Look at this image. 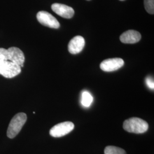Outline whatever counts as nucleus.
<instances>
[{"instance_id": "1", "label": "nucleus", "mask_w": 154, "mask_h": 154, "mask_svg": "<svg viewBox=\"0 0 154 154\" xmlns=\"http://www.w3.org/2000/svg\"><path fill=\"white\" fill-rule=\"evenodd\" d=\"M123 128L127 132L135 134H143L149 129L147 122L139 118H131L126 120L123 123Z\"/></svg>"}, {"instance_id": "2", "label": "nucleus", "mask_w": 154, "mask_h": 154, "mask_svg": "<svg viewBox=\"0 0 154 154\" xmlns=\"http://www.w3.org/2000/svg\"><path fill=\"white\" fill-rule=\"evenodd\" d=\"M27 120L26 114L20 112L17 114L12 118L7 130V136L8 138H15L22 129Z\"/></svg>"}, {"instance_id": "3", "label": "nucleus", "mask_w": 154, "mask_h": 154, "mask_svg": "<svg viewBox=\"0 0 154 154\" xmlns=\"http://www.w3.org/2000/svg\"><path fill=\"white\" fill-rule=\"evenodd\" d=\"M21 72V67L9 61H0V75L6 78L16 77Z\"/></svg>"}, {"instance_id": "4", "label": "nucleus", "mask_w": 154, "mask_h": 154, "mask_svg": "<svg viewBox=\"0 0 154 154\" xmlns=\"http://www.w3.org/2000/svg\"><path fill=\"white\" fill-rule=\"evenodd\" d=\"M74 128V125L72 122H64L53 127L50 130V135L54 138L63 137L71 132Z\"/></svg>"}, {"instance_id": "5", "label": "nucleus", "mask_w": 154, "mask_h": 154, "mask_svg": "<svg viewBox=\"0 0 154 154\" xmlns=\"http://www.w3.org/2000/svg\"><path fill=\"white\" fill-rule=\"evenodd\" d=\"M37 18L41 24L45 26L54 29H58L60 26L58 20L47 11H39L37 14Z\"/></svg>"}, {"instance_id": "6", "label": "nucleus", "mask_w": 154, "mask_h": 154, "mask_svg": "<svg viewBox=\"0 0 154 154\" xmlns=\"http://www.w3.org/2000/svg\"><path fill=\"white\" fill-rule=\"evenodd\" d=\"M124 61L122 58H109L101 62L100 68L104 72H114L121 68L124 65Z\"/></svg>"}, {"instance_id": "7", "label": "nucleus", "mask_w": 154, "mask_h": 154, "mask_svg": "<svg viewBox=\"0 0 154 154\" xmlns=\"http://www.w3.org/2000/svg\"><path fill=\"white\" fill-rule=\"evenodd\" d=\"M8 50V60L12 62L21 67L23 66L25 56L22 51L18 48L11 47Z\"/></svg>"}, {"instance_id": "8", "label": "nucleus", "mask_w": 154, "mask_h": 154, "mask_svg": "<svg viewBox=\"0 0 154 154\" xmlns=\"http://www.w3.org/2000/svg\"><path fill=\"white\" fill-rule=\"evenodd\" d=\"M51 9L57 14L65 18H71L74 14V11L72 7L64 4H53L51 5Z\"/></svg>"}, {"instance_id": "9", "label": "nucleus", "mask_w": 154, "mask_h": 154, "mask_svg": "<svg viewBox=\"0 0 154 154\" xmlns=\"http://www.w3.org/2000/svg\"><path fill=\"white\" fill-rule=\"evenodd\" d=\"M85 41L81 35H77L71 39L68 45V50L72 54L79 53L85 47Z\"/></svg>"}, {"instance_id": "10", "label": "nucleus", "mask_w": 154, "mask_h": 154, "mask_svg": "<svg viewBox=\"0 0 154 154\" xmlns=\"http://www.w3.org/2000/svg\"><path fill=\"white\" fill-rule=\"evenodd\" d=\"M141 37V34L137 31L130 30L122 34L120 40L124 44H135L140 40Z\"/></svg>"}, {"instance_id": "11", "label": "nucleus", "mask_w": 154, "mask_h": 154, "mask_svg": "<svg viewBox=\"0 0 154 154\" xmlns=\"http://www.w3.org/2000/svg\"><path fill=\"white\" fill-rule=\"evenodd\" d=\"M93 101V98L90 93L86 91H83L81 95V103L83 106L86 107H90Z\"/></svg>"}, {"instance_id": "12", "label": "nucleus", "mask_w": 154, "mask_h": 154, "mask_svg": "<svg viewBox=\"0 0 154 154\" xmlns=\"http://www.w3.org/2000/svg\"><path fill=\"white\" fill-rule=\"evenodd\" d=\"M105 154H126V152L121 148L110 146L105 148Z\"/></svg>"}, {"instance_id": "13", "label": "nucleus", "mask_w": 154, "mask_h": 154, "mask_svg": "<svg viewBox=\"0 0 154 154\" xmlns=\"http://www.w3.org/2000/svg\"><path fill=\"white\" fill-rule=\"evenodd\" d=\"M144 8L149 14H154V0H144Z\"/></svg>"}, {"instance_id": "14", "label": "nucleus", "mask_w": 154, "mask_h": 154, "mask_svg": "<svg viewBox=\"0 0 154 154\" xmlns=\"http://www.w3.org/2000/svg\"><path fill=\"white\" fill-rule=\"evenodd\" d=\"M8 60V50L4 48H0V61Z\"/></svg>"}, {"instance_id": "15", "label": "nucleus", "mask_w": 154, "mask_h": 154, "mask_svg": "<svg viewBox=\"0 0 154 154\" xmlns=\"http://www.w3.org/2000/svg\"><path fill=\"white\" fill-rule=\"evenodd\" d=\"M146 84H147V85L148 86V87H149V88L154 90V79H153L152 78H151V77H147V78L146 79Z\"/></svg>"}, {"instance_id": "16", "label": "nucleus", "mask_w": 154, "mask_h": 154, "mask_svg": "<svg viewBox=\"0 0 154 154\" xmlns=\"http://www.w3.org/2000/svg\"><path fill=\"white\" fill-rule=\"evenodd\" d=\"M120 1H125V0H120Z\"/></svg>"}, {"instance_id": "17", "label": "nucleus", "mask_w": 154, "mask_h": 154, "mask_svg": "<svg viewBox=\"0 0 154 154\" xmlns=\"http://www.w3.org/2000/svg\"><path fill=\"white\" fill-rule=\"evenodd\" d=\"M88 1H89V0H88Z\"/></svg>"}]
</instances>
